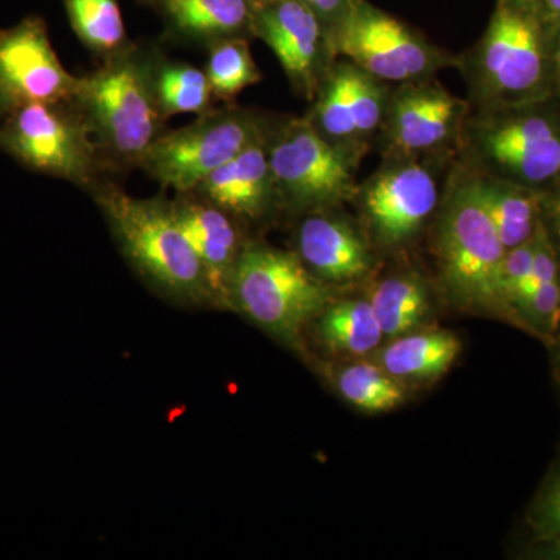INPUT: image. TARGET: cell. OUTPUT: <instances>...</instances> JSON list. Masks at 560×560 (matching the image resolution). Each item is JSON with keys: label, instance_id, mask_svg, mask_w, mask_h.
Instances as JSON below:
<instances>
[{"label": "cell", "instance_id": "32", "mask_svg": "<svg viewBox=\"0 0 560 560\" xmlns=\"http://www.w3.org/2000/svg\"><path fill=\"white\" fill-rule=\"evenodd\" d=\"M300 2L311 9L330 33L331 28L348 13L353 0H300Z\"/></svg>", "mask_w": 560, "mask_h": 560}, {"label": "cell", "instance_id": "16", "mask_svg": "<svg viewBox=\"0 0 560 560\" xmlns=\"http://www.w3.org/2000/svg\"><path fill=\"white\" fill-rule=\"evenodd\" d=\"M294 254L327 287L359 282L375 267L370 238L340 208L302 215Z\"/></svg>", "mask_w": 560, "mask_h": 560}, {"label": "cell", "instance_id": "28", "mask_svg": "<svg viewBox=\"0 0 560 560\" xmlns=\"http://www.w3.org/2000/svg\"><path fill=\"white\" fill-rule=\"evenodd\" d=\"M205 72L215 101L232 103L264 75L249 49V39L230 38L209 44Z\"/></svg>", "mask_w": 560, "mask_h": 560}, {"label": "cell", "instance_id": "30", "mask_svg": "<svg viewBox=\"0 0 560 560\" xmlns=\"http://www.w3.org/2000/svg\"><path fill=\"white\" fill-rule=\"evenodd\" d=\"M534 261V237L529 242L523 243L521 246L508 249L504 254L503 261H501L500 270V294L508 311H510L512 318L515 320V326L522 327L526 330L525 324L517 315V302L521 300L523 289L528 282L530 271H533ZM528 331V330H526Z\"/></svg>", "mask_w": 560, "mask_h": 560}, {"label": "cell", "instance_id": "34", "mask_svg": "<svg viewBox=\"0 0 560 560\" xmlns=\"http://www.w3.org/2000/svg\"><path fill=\"white\" fill-rule=\"evenodd\" d=\"M555 70L556 80H558V88L560 92V33L556 36L555 40Z\"/></svg>", "mask_w": 560, "mask_h": 560}, {"label": "cell", "instance_id": "19", "mask_svg": "<svg viewBox=\"0 0 560 560\" xmlns=\"http://www.w3.org/2000/svg\"><path fill=\"white\" fill-rule=\"evenodd\" d=\"M168 28L184 39L205 43L230 38L254 39L250 0H164Z\"/></svg>", "mask_w": 560, "mask_h": 560}, {"label": "cell", "instance_id": "14", "mask_svg": "<svg viewBox=\"0 0 560 560\" xmlns=\"http://www.w3.org/2000/svg\"><path fill=\"white\" fill-rule=\"evenodd\" d=\"M77 86L79 77L62 66L40 18L0 31V119L35 103L72 101Z\"/></svg>", "mask_w": 560, "mask_h": 560}, {"label": "cell", "instance_id": "29", "mask_svg": "<svg viewBox=\"0 0 560 560\" xmlns=\"http://www.w3.org/2000/svg\"><path fill=\"white\" fill-rule=\"evenodd\" d=\"M530 529L537 539L560 551V463L552 466L528 512Z\"/></svg>", "mask_w": 560, "mask_h": 560}, {"label": "cell", "instance_id": "6", "mask_svg": "<svg viewBox=\"0 0 560 560\" xmlns=\"http://www.w3.org/2000/svg\"><path fill=\"white\" fill-rule=\"evenodd\" d=\"M330 304L329 287L316 279L294 250L246 242L235 267L228 307L285 342Z\"/></svg>", "mask_w": 560, "mask_h": 560}, {"label": "cell", "instance_id": "12", "mask_svg": "<svg viewBox=\"0 0 560 560\" xmlns=\"http://www.w3.org/2000/svg\"><path fill=\"white\" fill-rule=\"evenodd\" d=\"M470 109L436 77L394 84L375 143L383 158L456 156Z\"/></svg>", "mask_w": 560, "mask_h": 560}, {"label": "cell", "instance_id": "11", "mask_svg": "<svg viewBox=\"0 0 560 560\" xmlns=\"http://www.w3.org/2000/svg\"><path fill=\"white\" fill-rule=\"evenodd\" d=\"M330 39L337 58L389 84L431 79L441 70L456 68L458 58L370 0H353L331 28Z\"/></svg>", "mask_w": 560, "mask_h": 560}, {"label": "cell", "instance_id": "25", "mask_svg": "<svg viewBox=\"0 0 560 560\" xmlns=\"http://www.w3.org/2000/svg\"><path fill=\"white\" fill-rule=\"evenodd\" d=\"M154 91L165 120L178 114H200L213 108V94L205 69L158 57Z\"/></svg>", "mask_w": 560, "mask_h": 560}, {"label": "cell", "instance_id": "26", "mask_svg": "<svg viewBox=\"0 0 560 560\" xmlns=\"http://www.w3.org/2000/svg\"><path fill=\"white\" fill-rule=\"evenodd\" d=\"M335 385L342 399L370 415L396 410L407 399L404 383L371 361L345 364L335 374Z\"/></svg>", "mask_w": 560, "mask_h": 560}, {"label": "cell", "instance_id": "5", "mask_svg": "<svg viewBox=\"0 0 560 560\" xmlns=\"http://www.w3.org/2000/svg\"><path fill=\"white\" fill-rule=\"evenodd\" d=\"M556 97L508 108H471L456 161L477 175L536 191L550 189L560 180V113L552 109Z\"/></svg>", "mask_w": 560, "mask_h": 560}, {"label": "cell", "instance_id": "20", "mask_svg": "<svg viewBox=\"0 0 560 560\" xmlns=\"http://www.w3.org/2000/svg\"><path fill=\"white\" fill-rule=\"evenodd\" d=\"M460 349L452 331H410L390 340L378 353L377 364L404 385L433 382L451 371Z\"/></svg>", "mask_w": 560, "mask_h": 560}, {"label": "cell", "instance_id": "13", "mask_svg": "<svg viewBox=\"0 0 560 560\" xmlns=\"http://www.w3.org/2000/svg\"><path fill=\"white\" fill-rule=\"evenodd\" d=\"M393 86L338 58L304 117L324 139L364 158L382 130Z\"/></svg>", "mask_w": 560, "mask_h": 560}, {"label": "cell", "instance_id": "2", "mask_svg": "<svg viewBox=\"0 0 560 560\" xmlns=\"http://www.w3.org/2000/svg\"><path fill=\"white\" fill-rule=\"evenodd\" d=\"M160 55L128 40L84 77L72 101L90 124L110 168L140 167L165 120L154 91Z\"/></svg>", "mask_w": 560, "mask_h": 560}, {"label": "cell", "instance_id": "4", "mask_svg": "<svg viewBox=\"0 0 560 560\" xmlns=\"http://www.w3.org/2000/svg\"><path fill=\"white\" fill-rule=\"evenodd\" d=\"M121 254L147 282L173 300L210 304L208 282L165 198H135L108 179L90 190Z\"/></svg>", "mask_w": 560, "mask_h": 560}, {"label": "cell", "instance_id": "24", "mask_svg": "<svg viewBox=\"0 0 560 560\" xmlns=\"http://www.w3.org/2000/svg\"><path fill=\"white\" fill-rule=\"evenodd\" d=\"M383 337L388 340L418 329L430 312V293L418 272H397L382 279L370 298Z\"/></svg>", "mask_w": 560, "mask_h": 560}, {"label": "cell", "instance_id": "7", "mask_svg": "<svg viewBox=\"0 0 560 560\" xmlns=\"http://www.w3.org/2000/svg\"><path fill=\"white\" fill-rule=\"evenodd\" d=\"M0 151L22 167L88 191L113 171L73 101L35 103L3 116Z\"/></svg>", "mask_w": 560, "mask_h": 560}, {"label": "cell", "instance_id": "31", "mask_svg": "<svg viewBox=\"0 0 560 560\" xmlns=\"http://www.w3.org/2000/svg\"><path fill=\"white\" fill-rule=\"evenodd\" d=\"M540 219L560 261V180L540 191Z\"/></svg>", "mask_w": 560, "mask_h": 560}, {"label": "cell", "instance_id": "3", "mask_svg": "<svg viewBox=\"0 0 560 560\" xmlns=\"http://www.w3.org/2000/svg\"><path fill=\"white\" fill-rule=\"evenodd\" d=\"M433 221L434 256L448 296L459 307L493 313L515 324L500 294L506 248L482 206L474 175L456 160Z\"/></svg>", "mask_w": 560, "mask_h": 560}, {"label": "cell", "instance_id": "10", "mask_svg": "<svg viewBox=\"0 0 560 560\" xmlns=\"http://www.w3.org/2000/svg\"><path fill=\"white\" fill-rule=\"evenodd\" d=\"M276 120L232 103L206 110L186 127L165 131L139 168L165 189L186 194L248 147L267 140Z\"/></svg>", "mask_w": 560, "mask_h": 560}, {"label": "cell", "instance_id": "17", "mask_svg": "<svg viewBox=\"0 0 560 560\" xmlns=\"http://www.w3.org/2000/svg\"><path fill=\"white\" fill-rule=\"evenodd\" d=\"M171 205L205 271L210 304L228 307L232 276L248 242L245 231L224 210L194 191L176 194Z\"/></svg>", "mask_w": 560, "mask_h": 560}, {"label": "cell", "instance_id": "9", "mask_svg": "<svg viewBox=\"0 0 560 560\" xmlns=\"http://www.w3.org/2000/svg\"><path fill=\"white\" fill-rule=\"evenodd\" d=\"M455 160L456 156L383 158L377 172L359 184L352 201L372 246L397 250L418 238L440 210L451 175H442V168Z\"/></svg>", "mask_w": 560, "mask_h": 560}, {"label": "cell", "instance_id": "35", "mask_svg": "<svg viewBox=\"0 0 560 560\" xmlns=\"http://www.w3.org/2000/svg\"><path fill=\"white\" fill-rule=\"evenodd\" d=\"M139 2H142V3H149V5H154V3H161L164 2V0H139Z\"/></svg>", "mask_w": 560, "mask_h": 560}, {"label": "cell", "instance_id": "18", "mask_svg": "<svg viewBox=\"0 0 560 560\" xmlns=\"http://www.w3.org/2000/svg\"><path fill=\"white\" fill-rule=\"evenodd\" d=\"M191 191L224 210L242 228L264 223L283 210L268 161L267 140L242 151Z\"/></svg>", "mask_w": 560, "mask_h": 560}, {"label": "cell", "instance_id": "1", "mask_svg": "<svg viewBox=\"0 0 560 560\" xmlns=\"http://www.w3.org/2000/svg\"><path fill=\"white\" fill-rule=\"evenodd\" d=\"M555 40L539 0H497L481 38L456 58L471 108H508L559 95Z\"/></svg>", "mask_w": 560, "mask_h": 560}, {"label": "cell", "instance_id": "22", "mask_svg": "<svg viewBox=\"0 0 560 560\" xmlns=\"http://www.w3.org/2000/svg\"><path fill=\"white\" fill-rule=\"evenodd\" d=\"M471 175L504 248L529 242L540 226V191L511 180Z\"/></svg>", "mask_w": 560, "mask_h": 560}, {"label": "cell", "instance_id": "21", "mask_svg": "<svg viewBox=\"0 0 560 560\" xmlns=\"http://www.w3.org/2000/svg\"><path fill=\"white\" fill-rule=\"evenodd\" d=\"M515 311L536 337L548 340L560 331V261L541 221L534 235L533 271Z\"/></svg>", "mask_w": 560, "mask_h": 560}, {"label": "cell", "instance_id": "37", "mask_svg": "<svg viewBox=\"0 0 560 560\" xmlns=\"http://www.w3.org/2000/svg\"><path fill=\"white\" fill-rule=\"evenodd\" d=\"M250 2H253V3H259V2H265V0H250Z\"/></svg>", "mask_w": 560, "mask_h": 560}, {"label": "cell", "instance_id": "27", "mask_svg": "<svg viewBox=\"0 0 560 560\" xmlns=\"http://www.w3.org/2000/svg\"><path fill=\"white\" fill-rule=\"evenodd\" d=\"M72 31L101 60L128 43L117 0H65Z\"/></svg>", "mask_w": 560, "mask_h": 560}, {"label": "cell", "instance_id": "8", "mask_svg": "<svg viewBox=\"0 0 560 560\" xmlns=\"http://www.w3.org/2000/svg\"><path fill=\"white\" fill-rule=\"evenodd\" d=\"M267 154L283 210L305 215L355 198L363 156L324 139L304 116L276 120Z\"/></svg>", "mask_w": 560, "mask_h": 560}, {"label": "cell", "instance_id": "15", "mask_svg": "<svg viewBox=\"0 0 560 560\" xmlns=\"http://www.w3.org/2000/svg\"><path fill=\"white\" fill-rule=\"evenodd\" d=\"M253 33L276 55L293 91L312 102L338 60L326 25L300 0H265L254 3Z\"/></svg>", "mask_w": 560, "mask_h": 560}, {"label": "cell", "instance_id": "33", "mask_svg": "<svg viewBox=\"0 0 560 560\" xmlns=\"http://www.w3.org/2000/svg\"><path fill=\"white\" fill-rule=\"evenodd\" d=\"M539 5L552 35L558 36L560 33V0H539Z\"/></svg>", "mask_w": 560, "mask_h": 560}, {"label": "cell", "instance_id": "23", "mask_svg": "<svg viewBox=\"0 0 560 560\" xmlns=\"http://www.w3.org/2000/svg\"><path fill=\"white\" fill-rule=\"evenodd\" d=\"M318 318L319 342L335 355H368L385 338L370 300L330 301Z\"/></svg>", "mask_w": 560, "mask_h": 560}, {"label": "cell", "instance_id": "36", "mask_svg": "<svg viewBox=\"0 0 560 560\" xmlns=\"http://www.w3.org/2000/svg\"><path fill=\"white\" fill-rule=\"evenodd\" d=\"M558 363H556V371H558V378H559V382H560V349H559V353H558Z\"/></svg>", "mask_w": 560, "mask_h": 560}]
</instances>
